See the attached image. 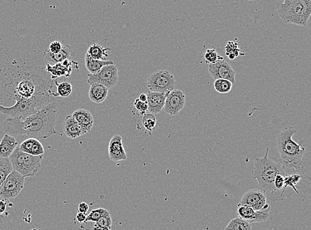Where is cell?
<instances>
[{
    "label": "cell",
    "mask_w": 311,
    "mask_h": 230,
    "mask_svg": "<svg viewBox=\"0 0 311 230\" xmlns=\"http://www.w3.org/2000/svg\"><path fill=\"white\" fill-rule=\"evenodd\" d=\"M109 94V89L100 84L94 83L90 85L89 89V98L95 104H101L105 101Z\"/></svg>",
    "instance_id": "22"
},
{
    "label": "cell",
    "mask_w": 311,
    "mask_h": 230,
    "mask_svg": "<svg viewBox=\"0 0 311 230\" xmlns=\"http://www.w3.org/2000/svg\"><path fill=\"white\" fill-rule=\"evenodd\" d=\"M58 116L57 104L50 102L25 118L7 117L3 123V130L15 138L22 136L37 139H47L57 134L55 125Z\"/></svg>",
    "instance_id": "2"
},
{
    "label": "cell",
    "mask_w": 311,
    "mask_h": 230,
    "mask_svg": "<svg viewBox=\"0 0 311 230\" xmlns=\"http://www.w3.org/2000/svg\"><path fill=\"white\" fill-rule=\"evenodd\" d=\"M53 80L14 68L0 70V113L24 119L48 104Z\"/></svg>",
    "instance_id": "1"
},
{
    "label": "cell",
    "mask_w": 311,
    "mask_h": 230,
    "mask_svg": "<svg viewBox=\"0 0 311 230\" xmlns=\"http://www.w3.org/2000/svg\"><path fill=\"white\" fill-rule=\"evenodd\" d=\"M118 81V70L115 65L102 67L98 72L88 74L87 82L89 85L98 83L104 85L108 89L114 87Z\"/></svg>",
    "instance_id": "9"
},
{
    "label": "cell",
    "mask_w": 311,
    "mask_h": 230,
    "mask_svg": "<svg viewBox=\"0 0 311 230\" xmlns=\"http://www.w3.org/2000/svg\"><path fill=\"white\" fill-rule=\"evenodd\" d=\"M204 59L208 64H210V63H215L219 60H223V58L217 55L215 48H212V49L206 50L205 55H204Z\"/></svg>",
    "instance_id": "32"
},
{
    "label": "cell",
    "mask_w": 311,
    "mask_h": 230,
    "mask_svg": "<svg viewBox=\"0 0 311 230\" xmlns=\"http://www.w3.org/2000/svg\"><path fill=\"white\" fill-rule=\"evenodd\" d=\"M138 99L141 102H147L148 97H147V94H145V93H141L138 97Z\"/></svg>",
    "instance_id": "40"
},
{
    "label": "cell",
    "mask_w": 311,
    "mask_h": 230,
    "mask_svg": "<svg viewBox=\"0 0 311 230\" xmlns=\"http://www.w3.org/2000/svg\"><path fill=\"white\" fill-rule=\"evenodd\" d=\"M72 116L89 132L92 130L94 118L90 111L85 109L76 110L72 113Z\"/></svg>",
    "instance_id": "21"
},
{
    "label": "cell",
    "mask_w": 311,
    "mask_h": 230,
    "mask_svg": "<svg viewBox=\"0 0 311 230\" xmlns=\"http://www.w3.org/2000/svg\"><path fill=\"white\" fill-rule=\"evenodd\" d=\"M186 96L180 90H173L169 92L163 110L165 113L171 115H177L185 106Z\"/></svg>",
    "instance_id": "12"
},
{
    "label": "cell",
    "mask_w": 311,
    "mask_h": 230,
    "mask_svg": "<svg viewBox=\"0 0 311 230\" xmlns=\"http://www.w3.org/2000/svg\"><path fill=\"white\" fill-rule=\"evenodd\" d=\"M89 210V206L88 204L86 203H81L79 206V212L87 214Z\"/></svg>",
    "instance_id": "37"
},
{
    "label": "cell",
    "mask_w": 311,
    "mask_h": 230,
    "mask_svg": "<svg viewBox=\"0 0 311 230\" xmlns=\"http://www.w3.org/2000/svg\"><path fill=\"white\" fill-rule=\"evenodd\" d=\"M233 84L228 80L218 79L214 82V87L217 92L226 93L232 91Z\"/></svg>",
    "instance_id": "30"
},
{
    "label": "cell",
    "mask_w": 311,
    "mask_h": 230,
    "mask_svg": "<svg viewBox=\"0 0 311 230\" xmlns=\"http://www.w3.org/2000/svg\"><path fill=\"white\" fill-rule=\"evenodd\" d=\"M276 5L285 23L306 27L311 14V0H283Z\"/></svg>",
    "instance_id": "5"
},
{
    "label": "cell",
    "mask_w": 311,
    "mask_h": 230,
    "mask_svg": "<svg viewBox=\"0 0 311 230\" xmlns=\"http://www.w3.org/2000/svg\"><path fill=\"white\" fill-rule=\"evenodd\" d=\"M225 230H252L251 224L242 220L239 217L232 219Z\"/></svg>",
    "instance_id": "26"
},
{
    "label": "cell",
    "mask_w": 311,
    "mask_h": 230,
    "mask_svg": "<svg viewBox=\"0 0 311 230\" xmlns=\"http://www.w3.org/2000/svg\"><path fill=\"white\" fill-rule=\"evenodd\" d=\"M12 171V163L9 159L0 158V188Z\"/></svg>",
    "instance_id": "25"
},
{
    "label": "cell",
    "mask_w": 311,
    "mask_h": 230,
    "mask_svg": "<svg viewBox=\"0 0 311 230\" xmlns=\"http://www.w3.org/2000/svg\"><path fill=\"white\" fill-rule=\"evenodd\" d=\"M76 220L79 222V223H85L86 219H87V214H83V213L78 212V214L76 216Z\"/></svg>",
    "instance_id": "38"
},
{
    "label": "cell",
    "mask_w": 311,
    "mask_h": 230,
    "mask_svg": "<svg viewBox=\"0 0 311 230\" xmlns=\"http://www.w3.org/2000/svg\"><path fill=\"white\" fill-rule=\"evenodd\" d=\"M24 184L25 177L16 171H13L0 188V198L4 201L16 198L23 189Z\"/></svg>",
    "instance_id": "8"
},
{
    "label": "cell",
    "mask_w": 311,
    "mask_h": 230,
    "mask_svg": "<svg viewBox=\"0 0 311 230\" xmlns=\"http://www.w3.org/2000/svg\"><path fill=\"white\" fill-rule=\"evenodd\" d=\"M93 230H112V219L111 214H106L95 222Z\"/></svg>",
    "instance_id": "28"
},
{
    "label": "cell",
    "mask_w": 311,
    "mask_h": 230,
    "mask_svg": "<svg viewBox=\"0 0 311 230\" xmlns=\"http://www.w3.org/2000/svg\"><path fill=\"white\" fill-rule=\"evenodd\" d=\"M109 155L113 162L122 161L128 160L127 154L125 151L122 136L115 134L111 138L109 145Z\"/></svg>",
    "instance_id": "15"
},
{
    "label": "cell",
    "mask_w": 311,
    "mask_h": 230,
    "mask_svg": "<svg viewBox=\"0 0 311 230\" xmlns=\"http://www.w3.org/2000/svg\"><path fill=\"white\" fill-rule=\"evenodd\" d=\"M18 145L16 138L5 134L0 142V158L9 159Z\"/></svg>",
    "instance_id": "20"
},
{
    "label": "cell",
    "mask_w": 311,
    "mask_h": 230,
    "mask_svg": "<svg viewBox=\"0 0 311 230\" xmlns=\"http://www.w3.org/2000/svg\"></svg>",
    "instance_id": "43"
},
{
    "label": "cell",
    "mask_w": 311,
    "mask_h": 230,
    "mask_svg": "<svg viewBox=\"0 0 311 230\" xmlns=\"http://www.w3.org/2000/svg\"><path fill=\"white\" fill-rule=\"evenodd\" d=\"M44 155L33 156L22 152L18 147L9 158L12 163L13 171L20 173L23 177H34L42 167Z\"/></svg>",
    "instance_id": "6"
},
{
    "label": "cell",
    "mask_w": 311,
    "mask_h": 230,
    "mask_svg": "<svg viewBox=\"0 0 311 230\" xmlns=\"http://www.w3.org/2000/svg\"><path fill=\"white\" fill-rule=\"evenodd\" d=\"M147 85L150 92L169 93L175 90L176 78L169 71L159 70L150 74Z\"/></svg>",
    "instance_id": "7"
},
{
    "label": "cell",
    "mask_w": 311,
    "mask_h": 230,
    "mask_svg": "<svg viewBox=\"0 0 311 230\" xmlns=\"http://www.w3.org/2000/svg\"><path fill=\"white\" fill-rule=\"evenodd\" d=\"M267 196L260 188L249 190L245 192L238 203V207L247 206L255 211L270 210V205L267 202Z\"/></svg>",
    "instance_id": "10"
},
{
    "label": "cell",
    "mask_w": 311,
    "mask_h": 230,
    "mask_svg": "<svg viewBox=\"0 0 311 230\" xmlns=\"http://www.w3.org/2000/svg\"><path fill=\"white\" fill-rule=\"evenodd\" d=\"M63 132L65 136L70 139H76L81 137L89 132L83 126H81L72 116V115H67L63 121Z\"/></svg>",
    "instance_id": "16"
},
{
    "label": "cell",
    "mask_w": 311,
    "mask_h": 230,
    "mask_svg": "<svg viewBox=\"0 0 311 230\" xmlns=\"http://www.w3.org/2000/svg\"><path fill=\"white\" fill-rule=\"evenodd\" d=\"M111 50V48L102 47L94 43L89 46L87 54L93 59L106 61V59L109 57V51Z\"/></svg>",
    "instance_id": "23"
},
{
    "label": "cell",
    "mask_w": 311,
    "mask_h": 230,
    "mask_svg": "<svg viewBox=\"0 0 311 230\" xmlns=\"http://www.w3.org/2000/svg\"><path fill=\"white\" fill-rule=\"evenodd\" d=\"M169 93L155 92L149 91L147 93V103L148 105V113L155 114H159L163 109L165 100Z\"/></svg>",
    "instance_id": "17"
},
{
    "label": "cell",
    "mask_w": 311,
    "mask_h": 230,
    "mask_svg": "<svg viewBox=\"0 0 311 230\" xmlns=\"http://www.w3.org/2000/svg\"><path fill=\"white\" fill-rule=\"evenodd\" d=\"M229 59H231V60H234L235 59V58L236 57L235 55H234V54L233 53H229L228 55Z\"/></svg>",
    "instance_id": "41"
},
{
    "label": "cell",
    "mask_w": 311,
    "mask_h": 230,
    "mask_svg": "<svg viewBox=\"0 0 311 230\" xmlns=\"http://www.w3.org/2000/svg\"><path fill=\"white\" fill-rule=\"evenodd\" d=\"M286 175H282V174H279V175H277L276 177H275L274 185L275 188H276L279 193V192H280L279 195H281V192L284 189L285 179H286Z\"/></svg>",
    "instance_id": "34"
},
{
    "label": "cell",
    "mask_w": 311,
    "mask_h": 230,
    "mask_svg": "<svg viewBox=\"0 0 311 230\" xmlns=\"http://www.w3.org/2000/svg\"><path fill=\"white\" fill-rule=\"evenodd\" d=\"M134 108L139 112L141 115H144L148 113V103L141 102L138 98H136L133 102Z\"/></svg>",
    "instance_id": "33"
},
{
    "label": "cell",
    "mask_w": 311,
    "mask_h": 230,
    "mask_svg": "<svg viewBox=\"0 0 311 230\" xmlns=\"http://www.w3.org/2000/svg\"><path fill=\"white\" fill-rule=\"evenodd\" d=\"M44 60L46 65H53L65 60H70L73 57V49L68 45H63L62 49L57 54H52L46 49L44 52Z\"/></svg>",
    "instance_id": "18"
},
{
    "label": "cell",
    "mask_w": 311,
    "mask_h": 230,
    "mask_svg": "<svg viewBox=\"0 0 311 230\" xmlns=\"http://www.w3.org/2000/svg\"><path fill=\"white\" fill-rule=\"evenodd\" d=\"M55 84L57 86L55 96L67 97L72 93V86L69 82H63L61 83H58L57 80H56Z\"/></svg>",
    "instance_id": "29"
},
{
    "label": "cell",
    "mask_w": 311,
    "mask_h": 230,
    "mask_svg": "<svg viewBox=\"0 0 311 230\" xmlns=\"http://www.w3.org/2000/svg\"><path fill=\"white\" fill-rule=\"evenodd\" d=\"M85 66L90 74H95L102 68L108 65H114L112 61H98L89 57L87 53L85 55Z\"/></svg>",
    "instance_id": "24"
},
{
    "label": "cell",
    "mask_w": 311,
    "mask_h": 230,
    "mask_svg": "<svg viewBox=\"0 0 311 230\" xmlns=\"http://www.w3.org/2000/svg\"><path fill=\"white\" fill-rule=\"evenodd\" d=\"M19 147L22 152L27 153L33 156L44 155V146L38 139H34V138H28L21 144H19Z\"/></svg>",
    "instance_id": "19"
},
{
    "label": "cell",
    "mask_w": 311,
    "mask_h": 230,
    "mask_svg": "<svg viewBox=\"0 0 311 230\" xmlns=\"http://www.w3.org/2000/svg\"><path fill=\"white\" fill-rule=\"evenodd\" d=\"M208 71L214 80H228L235 83L236 72L230 63L224 60H219L214 63L208 64Z\"/></svg>",
    "instance_id": "11"
},
{
    "label": "cell",
    "mask_w": 311,
    "mask_h": 230,
    "mask_svg": "<svg viewBox=\"0 0 311 230\" xmlns=\"http://www.w3.org/2000/svg\"><path fill=\"white\" fill-rule=\"evenodd\" d=\"M142 124L146 132L150 136H152V133L156 130L157 119L153 114L147 113L143 115Z\"/></svg>",
    "instance_id": "27"
},
{
    "label": "cell",
    "mask_w": 311,
    "mask_h": 230,
    "mask_svg": "<svg viewBox=\"0 0 311 230\" xmlns=\"http://www.w3.org/2000/svg\"><path fill=\"white\" fill-rule=\"evenodd\" d=\"M12 222L6 216L0 214V230H12Z\"/></svg>",
    "instance_id": "35"
},
{
    "label": "cell",
    "mask_w": 311,
    "mask_h": 230,
    "mask_svg": "<svg viewBox=\"0 0 311 230\" xmlns=\"http://www.w3.org/2000/svg\"><path fill=\"white\" fill-rule=\"evenodd\" d=\"M269 147L266 149L265 156L258 158L254 161L253 175L258 183V188L266 194L267 198L273 202L281 201L280 195L275 188V177L279 174L287 176L281 161H274L268 157Z\"/></svg>",
    "instance_id": "4"
},
{
    "label": "cell",
    "mask_w": 311,
    "mask_h": 230,
    "mask_svg": "<svg viewBox=\"0 0 311 230\" xmlns=\"http://www.w3.org/2000/svg\"><path fill=\"white\" fill-rule=\"evenodd\" d=\"M6 210V203H5L4 200L0 201V214H3Z\"/></svg>",
    "instance_id": "39"
},
{
    "label": "cell",
    "mask_w": 311,
    "mask_h": 230,
    "mask_svg": "<svg viewBox=\"0 0 311 230\" xmlns=\"http://www.w3.org/2000/svg\"><path fill=\"white\" fill-rule=\"evenodd\" d=\"M109 211L106 210V209L102 208V207L94 209V210L91 211L88 216H87L85 223L89 222H96L102 217L106 216V214H109Z\"/></svg>",
    "instance_id": "31"
},
{
    "label": "cell",
    "mask_w": 311,
    "mask_h": 230,
    "mask_svg": "<svg viewBox=\"0 0 311 230\" xmlns=\"http://www.w3.org/2000/svg\"><path fill=\"white\" fill-rule=\"evenodd\" d=\"M270 210L255 211L247 206L238 207L237 214L240 218L249 223H261L266 221L269 216Z\"/></svg>",
    "instance_id": "14"
},
{
    "label": "cell",
    "mask_w": 311,
    "mask_h": 230,
    "mask_svg": "<svg viewBox=\"0 0 311 230\" xmlns=\"http://www.w3.org/2000/svg\"><path fill=\"white\" fill-rule=\"evenodd\" d=\"M46 72L51 74V80H56L60 76L70 77L72 69H79V63L71 60L67 59L61 63L53 65H46Z\"/></svg>",
    "instance_id": "13"
},
{
    "label": "cell",
    "mask_w": 311,
    "mask_h": 230,
    "mask_svg": "<svg viewBox=\"0 0 311 230\" xmlns=\"http://www.w3.org/2000/svg\"><path fill=\"white\" fill-rule=\"evenodd\" d=\"M63 44L59 41H53L50 44L48 50L52 54H57L62 49Z\"/></svg>",
    "instance_id": "36"
},
{
    "label": "cell",
    "mask_w": 311,
    "mask_h": 230,
    "mask_svg": "<svg viewBox=\"0 0 311 230\" xmlns=\"http://www.w3.org/2000/svg\"><path fill=\"white\" fill-rule=\"evenodd\" d=\"M297 133V130L291 125H285L277 137V149L287 176L293 174L305 175L303 158L305 149L293 139V136Z\"/></svg>",
    "instance_id": "3"
},
{
    "label": "cell",
    "mask_w": 311,
    "mask_h": 230,
    "mask_svg": "<svg viewBox=\"0 0 311 230\" xmlns=\"http://www.w3.org/2000/svg\"><path fill=\"white\" fill-rule=\"evenodd\" d=\"M40 230L36 229V228H34V229H32V230Z\"/></svg>",
    "instance_id": "42"
}]
</instances>
